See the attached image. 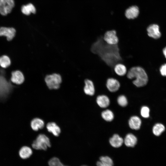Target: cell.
<instances>
[{
  "instance_id": "cell-1",
  "label": "cell",
  "mask_w": 166,
  "mask_h": 166,
  "mask_svg": "<svg viewBox=\"0 0 166 166\" xmlns=\"http://www.w3.org/2000/svg\"><path fill=\"white\" fill-rule=\"evenodd\" d=\"M103 36L99 37L91 45L90 51L98 55L108 65L113 68L117 63L123 62L117 45H110L103 39Z\"/></svg>"
},
{
  "instance_id": "cell-2",
  "label": "cell",
  "mask_w": 166,
  "mask_h": 166,
  "mask_svg": "<svg viewBox=\"0 0 166 166\" xmlns=\"http://www.w3.org/2000/svg\"><path fill=\"white\" fill-rule=\"evenodd\" d=\"M126 75L128 79L132 80L133 84L138 88L145 86L148 81L147 72L143 68L140 66L131 67L128 70Z\"/></svg>"
},
{
  "instance_id": "cell-3",
  "label": "cell",
  "mask_w": 166,
  "mask_h": 166,
  "mask_svg": "<svg viewBox=\"0 0 166 166\" xmlns=\"http://www.w3.org/2000/svg\"><path fill=\"white\" fill-rule=\"evenodd\" d=\"M51 146V143L49 137L43 134L38 135L32 144V147L36 150H46Z\"/></svg>"
},
{
  "instance_id": "cell-4",
  "label": "cell",
  "mask_w": 166,
  "mask_h": 166,
  "mask_svg": "<svg viewBox=\"0 0 166 166\" xmlns=\"http://www.w3.org/2000/svg\"><path fill=\"white\" fill-rule=\"evenodd\" d=\"M45 81L49 89H57L60 88L62 79L60 74L53 73L47 75L45 77Z\"/></svg>"
},
{
  "instance_id": "cell-5",
  "label": "cell",
  "mask_w": 166,
  "mask_h": 166,
  "mask_svg": "<svg viewBox=\"0 0 166 166\" xmlns=\"http://www.w3.org/2000/svg\"><path fill=\"white\" fill-rule=\"evenodd\" d=\"M12 86L1 75H0V99L5 98L10 93Z\"/></svg>"
},
{
  "instance_id": "cell-6",
  "label": "cell",
  "mask_w": 166,
  "mask_h": 166,
  "mask_svg": "<svg viewBox=\"0 0 166 166\" xmlns=\"http://www.w3.org/2000/svg\"><path fill=\"white\" fill-rule=\"evenodd\" d=\"M103 39L107 43L110 45H117L119 42L116 31L114 30L107 31L103 35Z\"/></svg>"
},
{
  "instance_id": "cell-7",
  "label": "cell",
  "mask_w": 166,
  "mask_h": 166,
  "mask_svg": "<svg viewBox=\"0 0 166 166\" xmlns=\"http://www.w3.org/2000/svg\"><path fill=\"white\" fill-rule=\"evenodd\" d=\"M14 6V0H0V13L5 16L10 13Z\"/></svg>"
},
{
  "instance_id": "cell-8",
  "label": "cell",
  "mask_w": 166,
  "mask_h": 166,
  "mask_svg": "<svg viewBox=\"0 0 166 166\" xmlns=\"http://www.w3.org/2000/svg\"><path fill=\"white\" fill-rule=\"evenodd\" d=\"M106 86L108 90L112 93H114L119 90L120 87V83L116 79L113 77L108 78L106 81Z\"/></svg>"
},
{
  "instance_id": "cell-9",
  "label": "cell",
  "mask_w": 166,
  "mask_h": 166,
  "mask_svg": "<svg viewBox=\"0 0 166 166\" xmlns=\"http://www.w3.org/2000/svg\"><path fill=\"white\" fill-rule=\"evenodd\" d=\"M146 31L148 36L152 38L157 39L160 38L161 36L159 26L156 24L149 25L146 29Z\"/></svg>"
},
{
  "instance_id": "cell-10",
  "label": "cell",
  "mask_w": 166,
  "mask_h": 166,
  "mask_svg": "<svg viewBox=\"0 0 166 166\" xmlns=\"http://www.w3.org/2000/svg\"><path fill=\"white\" fill-rule=\"evenodd\" d=\"M84 82L85 86L83 90L85 93L90 96L93 95L95 93V88L93 81L90 79L86 78Z\"/></svg>"
},
{
  "instance_id": "cell-11",
  "label": "cell",
  "mask_w": 166,
  "mask_h": 166,
  "mask_svg": "<svg viewBox=\"0 0 166 166\" xmlns=\"http://www.w3.org/2000/svg\"><path fill=\"white\" fill-rule=\"evenodd\" d=\"M15 30L13 28H0V36H6L8 41L12 39L15 35Z\"/></svg>"
},
{
  "instance_id": "cell-12",
  "label": "cell",
  "mask_w": 166,
  "mask_h": 166,
  "mask_svg": "<svg viewBox=\"0 0 166 166\" xmlns=\"http://www.w3.org/2000/svg\"><path fill=\"white\" fill-rule=\"evenodd\" d=\"M47 131L52 133L54 136H58L61 132V129L57 124L53 122L48 123L46 125Z\"/></svg>"
},
{
  "instance_id": "cell-13",
  "label": "cell",
  "mask_w": 166,
  "mask_h": 166,
  "mask_svg": "<svg viewBox=\"0 0 166 166\" xmlns=\"http://www.w3.org/2000/svg\"><path fill=\"white\" fill-rule=\"evenodd\" d=\"M11 80L13 83L20 85L24 81V76L22 73L19 71L13 72L11 74Z\"/></svg>"
},
{
  "instance_id": "cell-14",
  "label": "cell",
  "mask_w": 166,
  "mask_h": 166,
  "mask_svg": "<svg viewBox=\"0 0 166 166\" xmlns=\"http://www.w3.org/2000/svg\"><path fill=\"white\" fill-rule=\"evenodd\" d=\"M30 126L33 130L37 131L44 128L45 126V122L42 119L39 118H35L31 121Z\"/></svg>"
},
{
  "instance_id": "cell-15",
  "label": "cell",
  "mask_w": 166,
  "mask_h": 166,
  "mask_svg": "<svg viewBox=\"0 0 166 166\" xmlns=\"http://www.w3.org/2000/svg\"><path fill=\"white\" fill-rule=\"evenodd\" d=\"M113 70L117 75L121 77L125 75L127 72L125 65L121 63H117L114 66Z\"/></svg>"
},
{
  "instance_id": "cell-16",
  "label": "cell",
  "mask_w": 166,
  "mask_h": 166,
  "mask_svg": "<svg viewBox=\"0 0 166 166\" xmlns=\"http://www.w3.org/2000/svg\"><path fill=\"white\" fill-rule=\"evenodd\" d=\"M141 121L140 118L136 116L131 117L128 121L130 127L133 129L138 130L140 128Z\"/></svg>"
},
{
  "instance_id": "cell-17",
  "label": "cell",
  "mask_w": 166,
  "mask_h": 166,
  "mask_svg": "<svg viewBox=\"0 0 166 166\" xmlns=\"http://www.w3.org/2000/svg\"><path fill=\"white\" fill-rule=\"evenodd\" d=\"M138 8L136 6H132L125 11V16L128 19H134L137 17L139 14Z\"/></svg>"
},
{
  "instance_id": "cell-18",
  "label": "cell",
  "mask_w": 166,
  "mask_h": 166,
  "mask_svg": "<svg viewBox=\"0 0 166 166\" xmlns=\"http://www.w3.org/2000/svg\"><path fill=\"white\" fill-rule=\"evenodd\" d=\"M165 127L162 123L157 122L153 125L152 128V132L156 136H160L165 131Z\"/></svg>"
},
{
  "instance_id": "cell-19",
  "label": "cell",
  "mask_w": 166,
  "mask_h": 166,
  "mask_svg": "<svg viewBox=\"0 0 166 166\" xmlns=\"http://www.w3.org/2000/svg\"><path fill=\"white\" fill-rule=\"evenodd\" d=\"M124 142L127 146L133 147L137 143V139L134 135L129 133L126 136Z\"/></svg>"
},
{
  "instance_id": "cell-20",
  "label": "cell",
  "mask_w": 166,
  "mask_h": 166,
  "mask_svg": "<svg viewBox=\"0 0 166 166\" xmlns=\"http://www.w3.org/2000/svg\"><path fill=\"white\" fill-rule=\"evenodd\" d=\"M97 102L101 108H105L108 107L110 103V101L108 97L105 95H99L97 97Z\"/></svg>"
},
{
  "instance_id": "cell-21",
  "label": "cell",
  "mask_w": 166,
  "mask_h": 166,
  "mask_svg": "<svg viewBox=\"0 0 166 166\" xmlns=\"http://www.w3.org/2000/svg\"><path fill=\"white\" fill-rule=\"evenodd\" d=\"M123 142V139L117 134H114L109 140L110 144L114 148H119L121 147Z\"/></svg>"
},
{
  "instance_id": "cell-22",
  "label": "cell",
  "mask_w": 166,
  "mask_h": 166,
  "mask_svg": "<svg viewBox=\"0 0 166 166\" xmlns=\"http://www.w3.org/2000/svg\"><path fill=\"white\" fill-rule=\"evenodd\" d=\"M97 166H113L112 159L108 156H102L100 157V160L97 163Z\"/></svg>"
},
{
  "instance_id": "cell-23",
  "label": "cell",
  "mask_w": 166,
  "mask_h": 166,
  "mask_svg": "<svg viewBox=\"0 0 166 166\" xmlns=\"http://www.w3.org/2000/svg\"><path fill=\"white\" fill-rule=\"evenodd\" d=\"M32 153V151L31 149L26 146L22 147L19 152L20 157L23 159H26L29 157Z\"/></svg>"
},
{
  "instance_id": "cell-24",
  "label": "cell",
  "mask_w": 166,
  "mask_h": 166,
  "mask_svg": "<svg viewBox=\"0 0 166 166\" xmlns=\"http://www.w3.org/2000/svg\"><path fill=\"white\" fill-rule=\"evenodd\" d=\"M22 12L26 15H29L31 13L35 14L36 10L34 6L31 3L23 6L21 8Z\"/></svg>"
},
{
  "instance_id": "cell-25",
  "label": "cell",
  "mask_w": 166,
  "mask_h": 166,
  "mask_svg": "<svg viewBox=\"0 0 166 166\" xmlns=\"http://www.w3.org/2000/svg\"><path fill=\"white\" fill-rule=\"evenodd\" d=\"M101 116L103 119L108 121H112L114 118L113 112L109 110H106L103 111L101 113Z\"/></svg>"
},
{
  "instance_id": "cell-26",
  "label": "cell",
  "mask_w": 166,
  "mask_h": 166,
  "mask_svg": "<svg viewBox=\"0 0 166 166\" xmlns=\"http://www.w3.org/2000/svg\"><path fill=\"white\" fill-rule=\"evenodd\" d=\"M10 64V58L7 56L3 55L0 57V65L3 68H6Z\"/></svg>"
},
{
  "instance_id": "cell-27",
  "label": "cell",
  "mask_w": 166,
  "mask_h": 166,
  "mask_svg": "<svg viewBox=\"0 0 166 166\" xmlns=\"http://www.w3.org/2000/svg\"><path fill=\"white\" fill-rule=\"evenodd\" d=\"M49 166H65L57 157H53L48 162Z\"/></svg>"
},
{
  "instance_id": "cell-28",
  "label": "cell",
  "mask_w": 166,
  "mask_h": 166,
  "mask_svg": "<svg viewBox=\"0 0 166 166\" xmlns=\"http://www.w3.org/2000/svg\"><path fill=\"white\" fill-rule=\"evenodd\" d=\"M150 109L147 106H143L140 110V114L141 116L144 118H148L150 116Z\"/></svg>"
},
{
  "instance_id": "cell-29",
  "label": "cell",
  "mask_w": 166,
  "mask_h": 166,
  "mask_svg": "<svg viewBox=\"0 0 166 166\" xmlns=\"http://www.w3.org/2000/svg\"><path fill=\"white\" fill-rule=\"evenodd\" d=\"M117 102L122 107L126 106L128 104L127 98L123 95H121L118 97L117 99Z\"/></svg>"
},
{
  "instance_id": "cell-30",
  "label": "cell",
  "mask_w": 166,
  "mask_h": 166,
  "mask_svg": "<svg viewBox=\"0 0 166 166\" xmlns=\"http://www.w3.org/2000/svg\"><path fill=\"white\" fill-rule=\"evenodd\" d=\"M160 71L163 76L166 77V64L162 65L161 66Z\"/></svg>"
},
{
  "instance_id": "cell-31",
  "label": "cell",
  "mask_w": 166,
  "mask_h": 166,
  "mask_svg": "<svg viewBox=\"0 0 166 166\" xmlns=\"http://www.w3.org/2000/svg\"><path fill=\"white\" fill-rule=\"evenodd\" d=\"M163 53L165 57L166 58V47L163 49Z\"/></svg>"
},
{
  "instance_id": "cell-32",
  "label": "cell",
  "mask_w": 166,
  "mask_h": 166,
  "mask_svg": "<svg viewBox=\"0 0 166 166\" xmlns=\"http://www.w3.org/2000/svg\"><path fill=\"white\" fill-rule=\"evenodd\" d=\"M86 166V165H82V166Z\"/></svg>"
},
{
  "instance_id": "cell-33",
  "label": "cell",
  "mask_w": 166,
  "mask_h": 166,
  "mask_svg": "<svg viewBox=\"0 0 166 166\" xmlns=\"http://www.w3.org/2000/svg\"></svg>"
}]
</instances>
